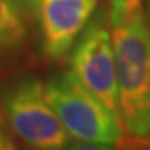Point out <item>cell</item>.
Wrapping results in <instances>:
<instances>
[{
  "label": "cell",
  "instance_id": "cell-8",
  "mask_svg": "<svg viewBox=\"0 0 150 150\" xmlns=\"http://www.w3.org/2000/svg\"><path fill=\"white\" fill-rule=\"evenodd\" d=\"M64 150H114V149L111 147V145H106V143L76 140V142H70Z\"/></svg>",
  "mask_w": 150,
  "mask_h": 150
},
{
  "label": "cell",
  "instance_id": "cell-11",
  "mask_svg": "<svg viewBox=\"0 0 150 150\" xmlns=\"http://www.w3.org/2000/svg\"><path fill=\"white\" fill-rule=\"evenodd\" d=\"M127 1H132V3H140V0H127Z\"/></svg>",
  "mask_w": 150,
  "mask_h": 150
},
{
  "label": "cell",
  "instance_id": "cell-2",
  "mask_svg": "<svg viewBox=\"0 0 150 150\" xmlns=\"http://www.w3.org/2000/svg\"><path fill=\"white\" fill-rule=\"evenodd\" d=\"M45 91L71 138L111 146L124 140L121 118L95 96L70 68L53 71L45 81Z\"/></svg>",
  "mask_w": 150,
  "mask_h": 150
},
{
  "label": "cell",
  "instance_id": "cell-9",
  "mask_svg": "<svg viewBox=\"0 0 150 150\" xmlns=\"http://www.w3.org/2000/svg\"><path fill=\"white\" fill-rule=\"evenodd\" d=\"M127 150H150V146L145 145V143H139V142H135L134 147H129Z\"/></svg>",
  "mask_w": 150,
  "mask_h": 150
},
{
  "label": "cell",
  "instance_id": "cell-7",
  "mask_svg": "<svg viewBox=\"0 0 150 150\" xmlns=\"http://www.w3.org/2000/svg\"><path fill=\"white\" fill-rule=\"evenodd\" d=\"M0 150H20V146L16 140V135L13 134L1 108H0Z\"/></svg>",
  "mask_w": 150,
  "mask_h": 150
},
{
  "label": "cell",
  "instance_id": "cell-5",
  "mask_svg": "<svg viewBox=\"0 0 150 150\" xmlns=\"http://www.w3.org/2000/svg\"><path fill=\"white\" fill-rule=\"evenodd\" d=\"M99 0H36V20L42 52L47 60L60 63L96 10Z\"/></svg>",
  "mask_w": 150,
  "mask_h": 150
},
{
  "label": "cell",
  "instance_id": "cell-1",
  "mask_svg": "<svg viewBox=\"0 0 150 150\" xmlns=\"http://www.w3.org/2000/svg\"><path fill=\"white\" fill-rule=\"evenodd\" d=\"M108 27L117 65L118 106L132 140L150 136V25L140 3L110 0Z\"/></svg>",
  "mask_w": 150,
  "mask_h": 150
},
{
  "label": "cell",
  "instance_id": "cell-12",
  "mask_svg": "<svg viewBox=\"0 0 150 150\" xmlns=\"http://www.w3.org/2000/svg\"><path fill=\"white\" fill-rule=\"evenodd\" d=\"M145 145H147V146H150V136H149V139H147V142H146Z\"/></svg>",
  "mask_w": 150,
  "mask_h": 150
},
{
  "label": "cell",
  "instance_id": "cell-10",
  "mask_svg": "<svg viewBox=\"0 0 150 150\" xmlns=\"http://www.w3.org/2000/svg\"><path fill=\"white\" fill-rule=\"evenodd\" d=\"M146 17H147V21H149V25H150V0H149V4H147V14H146Z\"/></svg>",
  "mask_w": 150,
  "mask_h": 150
},
{
  "label": "cell",
  "instance_id": "cell-3",
  "mask_svg": "<svg viewBox=\"0 0 150 150\" xmlns=\"http://www.w3.org/2000/svg\"><path fill=\"white\" fill-rule=\"evenodd\" d=\"M0 108L16 138L31 150H64L71 136L52 108L45 81L25 74L0 86Z\"/></svg>",
  "mask_w": 150,
  "mask_h": 150
},
{
  "label": "cell",
  "instance_id": "cell-6",
  "mask_svg": "<svg viewBox=\"0 0 150 150\" xmlns=\"http://www.w3.org/2000/svg\"><path fill=\"white\" fill-rule=\"evenodd\" d=\"M36 20V0H0V64L25 49Z\"/></svg>",
  "mask_w": 150,
  "mask_h": 150
},
{
  "label": "cell",
  "instance_id": "cell-4",
  "mask_svg": "<svg viewBox=\"0 0 150 150\" xmlns=\"http://www.w3.org/2000/svg\"><path fill=\"white\" fill-rule=\"evenodd\" d=\"M75 76L120 117L117 65L107 10L92 16L68 54Z\"/></svg>",
  "mask_w": 150,
  "mask_h": 150
}]
</instances>
